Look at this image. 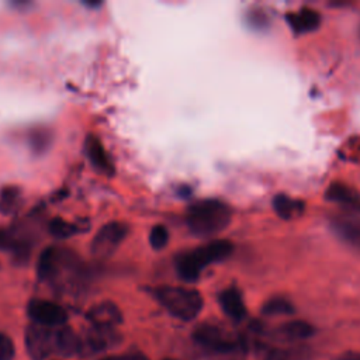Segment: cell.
I'll return each instance as SVG.
<instances>
[{
    "mask_svg": "<svg viewBox=\"0 0 360 360\" xmlns=\"http://www.w3.org/2000/svg\"><path fill=\"white\" fill-rule=\"evenodd\" d=\"M48 142H49V134H48L46 131L41 129V128L37 129V131L32 134V136H31V145H32V148H34L37 152L44 150V149L46 148Z\"/></svg>",
    "mask_w": 360,
    "mask_h": 360,
    "instance_id": "obj_26",
    "label": "cell"
},
{
    "mask_svg": "<svg viewBox=\"0 0 360 360\" xmlns=\"http://www.w3.org/2000/svg\"><path fill=\"white\" fill-rule=\"evenodd\" d=\"M27 312L34 323L46 328H60L68 321L66 309L62 305L48 300L30 301Z\"/></svg>",
    "mask_w": 360,
    "mask_h": 360,
    "instance_id": "obj_7",
    "label": "cell"
},
{
    "mask_svg": "<svg viewBox=\"0 0 360 360\" xmlns=\"http://www.w3.org/2000/svg\"><path fill=\"white\" fill-rule=\"evenodd\" d=\"M263 360H309L311 349L307 346H288V347H267L257 346Z\"/></svg>",
    "mask_w": 360,
    "mask_h": 360,
    "instance_id": "obj_15",
    "label": "cell"
},
{
    "mask_svg": "<svg viewBox=\"0 0 360 360\" xmlns=\"http://www.w3.org/2000/svg\"><path fill=\"white\" fill-rule=\"evenodd\" d=\"M233 250V245L226 239H215L194 250L184 252L176 259V271L187 283L198 280L204 267L225 260Z\"/></svg>",
    "mask_w": 360,
    "mask_h": 360,
    "instance_id": "obj_3",
    "label": "cell"
},
{
    "mask_svg": "<svg viewBox=\"0 0 360 360\" xmlns=\"http://www.w3.org/2000/svg\"><path fill=\"white\" fill-rule=\"evenodd\" d=\"M232 211L221 200L207 198L191 204L186 212L188 229L197 236H212L222 232L231 222Z\"/></svg>",
    "mask_w": 360,
    "mask_h": 360,
    "instance_id": "obj_2",
    "label": "cell"
},
{
    "mask_svg": "<svg viewBox=\"0 0 360 360\" xmlns=\"http://www.w3.org/2000/svg\"><path fill=\"white\" fill-rule=\"evenodd\" d=\"M129 228L124 222H108L103 225L91 240V253L97 257L111 256L124 242Z\"/></svg>",
    "mask_w": 360,
    "mask_h": 360,
    "instance_id": "obj_6",
    "label": "cell"
},
{
    "mask_svg": "<svg viewBox=\"0 0 360 360\" xmlns=\"http://www.w3.org/2000/svg\"><path fill=\"white\" fill-rule=\"evenodd\" d=\"M20 202V190L14 186L4 187L0 193V212L10 214L13 212Z\"/></svg>",
    "mask_w": 360,
    "mask_h": 360,
    "instance_id": "obj_21",
    "label": "cell"
},
{
    "mask_svg": "<svg viewBox=\"0 0 360 360\" xmlns=\"http://www.w3.org/2000/svg\"><path fill=\"white\" fill-rule=\"evenodd\" d=\"M315 333V329L311 323L305 321H290L283 323L277 329V335L285 340H304L311 338Z\"/></svg>",
    "mask_w": 360,
    "mask_h": 360,
    "instance_id": "obj_19",
    "label": "cell"
},
{
    "mask_svg": "<svg viewBox=\"0 0 360 360\" xmlns=\"http://www.w3.org/2000/svg\"><path fill=\"white\" fill-rule=\"evenodd\" d=\"M86 318L96 328H115L122 322V314L120 308L111 301H103L93 305Z\"/></svg>",
    "mask_w": 360,
    "mask_h": 360,
    "instance_id": "obj_9",
    "label": "cell"
},
{
    "mask_svg": "<svg viewBox=\"0 0 360 360\" xmlns=\"http://www.w3.org/2000/svg\"><path fill=\"white\" fill-rule=\"evenodd\" d=\"M15 354L13 340L0 332V360H13Z\"/></svg>",
    "mask_w": 360,
    "mask_h": 360,
    "instance_id": "obj_25",
    "label": "cell"
},
{
    "mask_svg": "<svg viewBox=\"0 0 360 360\" xmlns=\"http://www.w3.org/2000/svg\"><path fill=\"white\" fill-rule=\"evenodd\" d=\"M287 22L295 34H307L315 31L321 24V15L316 10L302 7L297 13L287 14Z\"/></svg>",
    "mask_w": 360,
    "mask_h": 360,
    "instance_id": "obj_13",
    "label": "cell"
},
{
    "mask_svg": "<svg viewBox=\"0 0 360 360\" xmlns=\"http://www.w3.org/2000/svg\"><path fill=\"white\" fill-rule=\"evenodd\" d=\"M262 312L267 316L291 315L294 314V305L284 297H273L263 304Z\"/></svg>",
    "mask_w": 360,
    "mask_h": 360,
    "instance_id": "obj_20",
    "label": "cell"
},
{
    "mask_svg": "<svg viewBox=\"0 0 360 360\" xmlns=\"http://www.w3.org/2000/svg\"><path fill=\"white\" fill-rule=\"evenodd\" d=\"M49 232L55 238H68L75 232V226L62 218H53L49 222Z\"/></svg>",
    "mask_w": 360,
    "mask_h": 360,
    "instance_id": "obj_23",
    "label": "cell"
},
{
    "mask_svg": "<svg viewBox=\"0 0 360 360\" xmlns=\"http://www.w3.org/2000/svg\"><path fill=\"white\" fill-rule=\"evenodd\" d=\"M56 353L70 357L84 354V345L82 336L68 326L56 328Z\"/></svg>",
    "mask_w": 360,
    "mask_h": 360,
    "instance_id": "obj_12",
    "label": "cell"
},
{
    "mask_svg": "<svg viewBox=\"0 0 360 360\" xmlns=\"http://www.w3.org/2000/svg\"><path fill=\"white\" fill-rule=\"evenodd\" d=\"M246 20L248 24L255 30H263L269 25V15L262 8L249 10V13L246 14Z\"/></svg>",
    "mask_w": 360,
    "mask_h": 360,
    "instance_id": "obj_24",
    "label": "cell"
},
{
    "mask_svg": "<svg viewBox=\"0 0 360 360\" xmlns=\"http://www.w3.org/2000/svg\"><path fill=\"white\" fill-rule=\"evenodd\" d=\"M193 339L211 360H243L248 353V340L219 325H198Z\"/></svg>",
    "mask_w": 360,
    "mask_h": 360,
    "instance_id": "obj_1",
    "label": "cell"
},
{
    "mask_svg": "<svg viewBox=\"0 0 360 360\" xmlns=\"http://www.w3.org/2000/svg\"><path fill=\"white\" fill-rule=\"evenodd\" d=\"M330 228L345 243L360 249V222L346 217H335L330 219Z\"/></svg>",
    "mask_w": 360,
    "mask_h": 360,
    "instance_id": "obj_14",
    "label": "cell"
},
{
    "mask_svg": "<svg viewBox=\"0 0 360 360\" xmlns=\"http://www.w3.org/2000/svg\"><path fill=\"white\" fill-rule=\"evenodd\" d=\"M218 302L224 311V314L232 321H242L246 316V307L242 298V294L238 288L229 287L219 292Z\"/></svg>",
    "mask_w": 360,
    "mask_h": 360,
    "instance_id": "obj_11",
    "label": "cell"
},
{
    "mask_svg": "<svg viewBox=\"0 0 360 360\" xmlns=\"http://www.w3.org/2000/svg\"><path fill=\"white\" fill-rule=\"evenodd\" d=\"M84 345V354L104 352L118 345L120 335L115 328H96L87 330L84 336H82Z\"/></svg>",
    "mask_w": 360,
    "mask_h": 360,
    "instance_id": "obj_8",
    "label": "cell"
},
{
    "mask_svg": "<svg viewBox=\"0 0 360 360\" xmlns=\"http://www.w3.org/2000/svg\"><path fill=\"white\" fill-rule=\"evenodd\" d=\"M325 197L329 201L343 204V205H350V207H360V197L359 194L350 188L349 186L343 183H332L325 193Z\"/></svg>",
    "mask_w": 360,
    "mask_h": 360,
    "instance_id": "obj_18",
    "label": "cell"
},
{
    "mask_svg": "<svg viewBox=\"0 0 360 360\" xmlns=\"http://www.w3.org/2000/svg\"><path fill=\"white\" fill-rule=\"evenodd\" d=\"M84 149H86V155H87L89 160L91 162V165L96 170H98L104 174H108V176L114 173V165L97 135L90 134L86 138Z\"/></svg>",
    "mask_w": 360,
    "mask_h": 360,
    "instance_id": "obj_10",
    "label": "cell"
},
{
    "mask_svg": "<svg viewBox=\"0 0 360 360\" xmlns=\"http://www.w3.org/2000/svg\"><path fill=\"white\" fill-rule=\"evenodd\" d=\"M101 360H148V359L141 353H125V354H118V356H108Z\"/></svg>",
    "mask_w": 360,
    "mask_h": 360,
    "instance_id": "obj_27",
    "label": "cell"
},
{
    "mask_svg": "<svg viewBox=\"0 0 360 360\" xmlns=\"http://www.w3.org/2000/svg\"><path fill=\"white\" fill-rule=\"evenodd\" d=\"M25 349L32 360H45L56 353V328L30 325L25 330Z\"/></svg>",
    "mask_w": 360,
    "mask_h": 360,
    "instance_id": "obj_5",
    "label": "cell"
},
{
    "mask_svg": "<svg viewBox=\"0 0 360 360\" xmlns=\"http://www.w3.org/2000/svg\"><path fill=\"white\" fill-rule=\"evenodd\" d=\"M160 305L173 316L181 321L194 319L202 309V297L197 290L162 285L153 291Z\"/></svg>",
    "mask_w": 360,
    "mask_h": 360,
    "instance_id": "obj_4",
    "label": "cell"
},
{
    "mask_svg": "<svg viewBox=\"0 0 360 360\" xmlns=\"http://www.w3.org/2000/svg\"><path fill=\"white\" fill-rule=\"evenodd\" d=\"M169 242V232L166 229V226L163 225H156L150 229V233H149V243L153 249L156 250H160L163 249Z\"/></svg>",
    "mask_w": 360,
    "mask_h": 360,
    "instance_id": "obj_22",
    "label": "cell"
},
{
    "mask_svg": "<svg viewBox=\"0 0 360 360\" xmlns=\"http://www.w3.org/2000/svg\"><path fill=\"white\" fill-rule=\"evenodd\" d=\"M165 360H174V359H165Z\"/></svg>",
    "mask_w": 360,
    "mask_h": 360,
    "instance_id": "obj_29",
    "label": "cell"
},
{
    "mask_svg": "<svg viewBox=\"0 0 360 360\" xmlns=\"http://www.w3.org/2000/svg\"><path fill=\"white\" fill-rule=\"evenodd\" d=\"M333 360H360V353H354V352L343 353L342 356H339V357H336Z\"/></svg>",
    "mask_w": 360,
    "mask_h": 360,
    "instance_id": "obj_28",
    "label": "cell"
},
{
    "mask_svg": "<svg viewBox=\"0 0 360 360\" xmlns=\"http://www.w3.org/2000/svg\"><path fill=\"white\" fill-rule=\"evenodd\" d=\"M273 208L276 214L283 219H292L304 212V201L291 198L285 194H277L273 198Z\"/></svg>",
    "mask_w": 360,
    "mask_h": 360,
    "instance_id": "obj_17",
    "label": "cell"
},
{
    "mask_svg": "<svg viewBox=\"0 0 360 360\" xmlns=\"http://www.w3.org/2000/svg\"><path fill=\"white\" fill-rule=\"evenodd\" d=\"M62 253L55 246H48L39 255L37 264V274L41 280L53 278L59 271Z\"/></svg>",
    "mask_w": 360,
    "mask_h": 360,
    "instance_id": "obj_16",
    "label": "cell"
}]
</instances>
